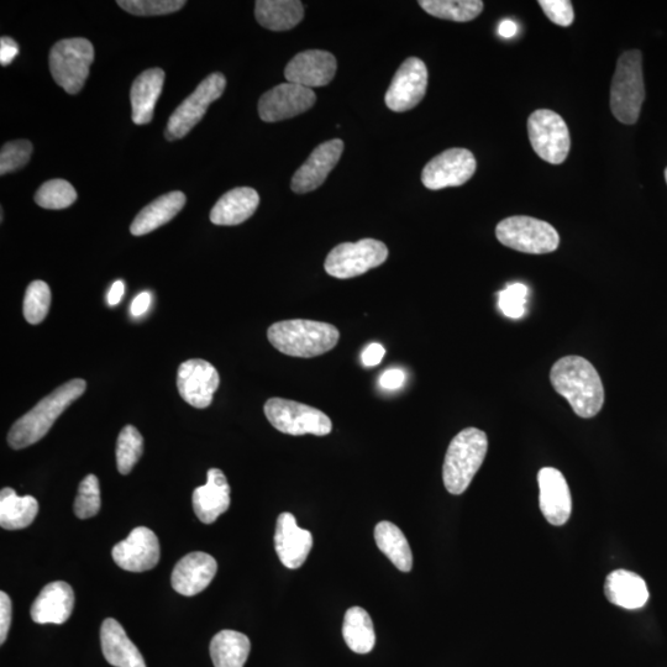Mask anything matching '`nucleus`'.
<instances>
[{
  "mask_svg": "<svg viewBox=\"0 0 667 667\" xmlns=\"http://www.w3.org/2000/svg\"><path fill=\"white\" fill-rule=\"evenodd\" d=\"M550 381L577 416L590 419L601 412L605 404V388L595 366L585 357L565 356L556 361Z\"/></svg>",
  "mask_w": 667,
  "mask_h": 667,
  "instance_id": "nucleus-1",
  "label": "nucleus"
},
{
  "mask_svg": "<svg viewBox=\"0 0 667 667\" xmlns=\"http://www.w3.org/2000/svg\"><path fill=\"white\" fill-rule=\"evenodd\" d=\"M87 383L81 378L71 380L56 388L49 396L13 424L8 434L10 448L20 450L38 443L61 414L86 391Z\"/></svg>",
  "mask_w": 667,
  "mask_h": 667,
  "instance_id": "nucleus-2",
  "label": "nucleus"
},
{
  "mask_svg": "<svg viewBox=\"0 0 667 667\" xmlns=\"http://www.w3.org/2000/svg\"><path fill=\"white\" fill-rule=\"evenodd\" d=\"M267 338L273 348L282 354L311 359L333 350L340 333L329 323L294 319L271 325Z\"/></svg>",
  "mask_w": 667,
  "mask_h": 667,
  "instance_id": "nucleus-3",
  "label": "nucleus"
},
{
  "mask_svg": "<svg viewBox=\"0 0 667 667\" xmlns=\"http://www.w3.org/2000/svg\"><path fill=\"white\" fill-rule=\"evenodd\" d=\"M487 450V435L477 428L464 429L451 440L443 466L444 485L451 495H462L469 488Z\"/></svg>",
  "mask_w": 667,
  "mask_h": 667,
  "instance_id": "nucleus-4",
  "label": "nucleus"
},
{
  "mask_svg": "<svg viewBox=\"0 0 667 667\" xmlns=\"http://www.w3.org/2000/svg\"><path fill=\"white\" fill-rule=\"evenodd\" d=\"M645 99L643 55L639 50L619 57L611 86V110L622 124L638 122Z\"/></svg>",
  "mask_w": 667,
  "mask_h": 667,
  "instance_id": "nucleus-5",
  "label": "nucleus"
},
{
  "mask_svg": "<svg viewBox=\"0 0 667 667\" xmlns=\"http://www.w3.org/2000/svg\"><path fill=\"white\" fill-rule=\"evenodd\" d=\"M498 241L524 254H550L559 248L560 236L553 225L527 215H514L498 223Z\"/></svg>",
  "mask_w": 667,
  "mask_h": 667,
  "instance_id": "nucleus-6",
  "label": "nucleus"
},
{
  "mask_svg": "<svg viewBox=\"0 0 667 667\" xmlns=\"http://www.w3.org/2000/svg\"><path fill=\"white\" fill-rule=\"evenodd\" d=\"M93 61L94 47L91 41L83 38L61 40L50 51L52 78L68 94L80 93Z\"/></svg>",
  "mask_w": 667,
  "mask_h": 667,
  "instance_id": "nucleus-7",
  "label": "nucleus"
},
{
  "mask_svg": "<svg viewBox=\"0 0 667 667\" xmlns=\"http://www.w3.org/2000/svg\"><path fill=\"white\" fill-rule=\"evenodd\" d=\"M265 416L273 428L288 435L312 434L325 437L333 429L332 419L317 408L307 404L271 398L265 404Z\"/></svg>",
  "mask_w": 667,
  "mask_h": 667,
  "instance_id": "nucleus-8",
  "label": "nucleus"
},
{
  "mask_svg": "<svg viewBox=\"0 0 667 667\" xmlns=\"http://www.w3.org/2000/svg\"><path fill=\"white\" fill-rule=\"evenodd\" d=\"M388 249L382 241L362 239L357 243H343L329 252L324 269L328 275L349 280L385 264Z\"/></svg>",
  "mask_w": 667,
  "mask_h": 667,
  "instance_id": "nucleus-9",
  "label": "nucleus"
},
{
  "mask_svg": "<svg viewBox=\"0 0 667 667\" xmlns=\"http://www.w3.org/2000/svg\"><path fill=\"white\" fill-rule=\"evenodd\" d=\"M533 150L549 164L560 165L569 156L571 139L565 120L553 110L539 109L528 119Z\"/></svg>",
  "mask_w": 667,
  "mask_h": 667,
  "instance_id": "nucleus-10",
  "label": "nucleus"
},
{
  "mask_svg": "<svg viewBox=\"0 0 667 667\" xmlns=\"http://www.w3.org/2000/svg\"><path fill=\"white\" fill-rule=\"evenodd\" d=\"M227 87L222 73H212L206 80L199 83L191 96L182 102L168 119L165 136L168 141H175L185 136L206 115L209 105L223 96Z\"/></svg>",
  "mask_w": 667,
  "mask_h": 667,
  "instance_id": "nucleus-11",
  "label": "nucleus"
},
{
  "mask_svg": "<svg viewBox=\"0 0 667 667\" xmlns=\"http://www.w3.org/2000/svg\"><path fill=\"white\" fill-rule=\"evenodd\" d=\"M476 159L466 149H449L429 161L422 172V182L432 191L460 187L470 181L476 172Z\"/></svg>",
  "mask_w": 667,
  "mask_h": 667,
  "instance_id": "nucleus-12",
  "label": "nucleus"
},
{
  "mask_svg": "<svg viewBox=\"0 0 667 667\" xmlns=\"http://www.w3.org/2000/svg\"><path fill=\"white\" fill-rule=\"evenodd\" d=\"M428 87V70L418 57H409L398 68L385 102L392 112H408L423 101Z\"/></svg>",
  "mask_w": 667,
  "mask_h": 667,
  "instance_id": "nucleus-13",
  "label": "nucleus"
},
{
  "mask_svg": "<svg viewBox=\"0 0 667 667\" xmlns=\"http://www.w3.org/2000/svg\"><path fill=\"white\" fill-rule=\"evenodd\" d=\"M317 101L313 89L294 83H282L262 94L259 115L265 123H277L306 113Z\"/></svg>",
  "mask_w": 667,
  "mask_h": 667,
  "instance_id": "nucleus-14",
  "label": "nucleus"
},
{
  "mask_svg": "<svg viewBox=\"0 0 667 667\" xmlns=\"http://www.w3.org/2000/svg\"><path fill=\"white\" fill-rule=\"evenodd\" d=\"M219 383L217 369L206 360L193 359L183 362L177 372L178 392L194 408H208L213 402Z\"/></svg>",
  "mask_w": 667,
  "mask_h": 667,
  "instance_id": "nucleus-15",
  "label": "nucleus"
},
{
  "mask_svg": "<svg viewBox=\"0 0 667 667\" xmlns=\"http://www.w3.org/2000/svg\"><path fill=\"white\" fill-rule=\"evenodd\" d=\"M160 543L151 529L138 527L114 546L112 556L119 567L130 572L154 569L160 561Z\"/></svg>",
  "mask_w": 667,
  "mask_h": 667,
  "instance_id": "nucleus-16",
  "label": "nucleus"
},
{
  "mask_svg": "<svg viewBox=\"0 0 667 667\" xmlns=\"http://www.w3.org/2000/svg\"><path fill=\"white\" fill-rule=\"evenodd\" d=\"M539 506L546 521L560 527L569 521L572 512L570 487L565 476L554 467H544L538 474Z\"/></svg>",
  "mask_w": 667,
  "mask_h": 667,
  "instance_id": "nucleus-17",
  "label": "nucleus"
},
{
  "mask_svg": "<svg viewBox=\"0 0 667 667\" xmlns=\"http://www.w3.org/2000/svg\"><path fill=\"white\" fill-rule=\"evenodd\" d=\"M343 151L344 143L339 139L320 144L294 173L291 182L292 191L304 194L322 186L329 173L338 164Z\"/></svg>",
  "mask_w": 667,
  "mask_h": 667,
  "instance_id": "nucleus-18",
  "label": "nucleus"
},
{
  "mask_svg": "<svg viewBox=\"0 0 667 667\" xmlns=\"http://www.w3.org/2000/svg\"><path fill=\"white\" fill-rule=\"evenodd\" d=\"M338 63L328 51L308 50L293 57L285 70L286 80L309 89L328 86L334 80Z\"/></svg>",
  "mask_w": 667,
  "mask_h": 667,
  "instance_id": "nucleus-19",
  "label": "nucleus"
},
{
  "mask_svg": "<svg viewBox=\"0 0 667 667\" xmlns=\"http://www.w3.org/2000/svg\"><path fill=\"white\" fill-rule=\"evenodd\" d=\"M275 548L278 558L287 569H299L313 548V535L298 527L292 513H281L277 519Z\"/></svg>",
  "mask_w": 667,
  "mask_h": 667,
  "instance_id": "nucleus-20",
  "label": "nucleus"
},
{
  "mask_svg": "<svg viewBox=\"0 0 667 667\" xmlns=\"http://www.w3.org/2000/svg\"><path fill=\"white\" fill-rule=\"evenodd\" d=\"M217 561L209 554L196 551L178 561L173 569L171 584L180 595L191 597L203 592L217 575Z\"/></svg>",
  "mask_w": 667,
  "mask_h": 667,
  "instance_id": "nucleus-21",
  "label": "nucleus"
},
{
  "mask_svg": "<svg viewBox=\"0 0 667 667\" xmlns=\"http://www.w3.org/2000/svg\"><path fill=\"white\" fill-rule=\"evenodd\" d=\"M194 513L199 521L212 524L230 507V486L222 470L210 469L207 483L196 488L192 497Z\"/></svg>",
  "mask_w": 667,
  "mask_h": 667,
  "instance_id": "nucleus-22",
  "label": "nucleus"
},
{
  "mask_svg": "<svg viewBox=\"0 0 667 667\" xmlns=\"http://www.w3.org/2000/svg\"><path fill=\"white\" fill-rule=\"evenodd\" d=\"M75 607V592L67 582L56 581L42 588L31 607V618L38 624H63Z\"/></svg>",
  "mask_w": 667,
  "mask_h": 667,
  "instance_id": "nucleus-23",
  "label": "nucleus"
},
{
  "mask_svg": "<svg viewBox=\"0 0 667 667\" xmlns=\"http://www.w3.org/2000/svg\"><path fill=\"white\" fill-rule=\"evenodd\" d=\"M259 204L260 196L254 188H234L215 203L210 212V220L215 225L234 227L250 219Z\"/></svg>",
  "mask_w": 667,
  "mask_h": 667,
  "instance_id": "nucleus-24",
  "label": "nucleus"
},
{
  "mask_svg": "<svg viewBox=\"0 0 667 667\" xmlns=\"http://www.w3.org/2000/svg\"><path fill=\"white\" fill-rule=\"evenodd\" d=\"M101 643L104 658L110 665L115 667H146L143 655L115 619L108 618L103 622Z\"/></svg>",
  "mask_w": 667,
  "mask_h": 667,
  "instance_id": "nucleus-25",
  "label": "nucleus"
},
{
  "mask_svg": "<svg viewBox=\"0 0 667 667\" xmlns=\"http://www.w3.org/2000/svg\"><path fill=\"white\" fill-rule=\"evenodd\" d=\"M165 83V72L161 68H150L136 78L131 87V119L136 125L149 124L154 118L157 99Z\"/></svg>",
  "mask_w": 667,
  "mask_h": 667,
  "instance_id": "nucleus-26",
  "label": "nucleus"
},
{
  "mask_svg": "<svg viewBox=\"0 0 667 667\" xmlns=\"http://www.w3.org/2000/svg\"><path fill=\"white\" fill-rule=\"evenodd\" d=\"M605 595L614 606L640 609L647 605L649 590L645 581L635 572L616 570L607 576Z\"/></svg>",
  "mask_w": 667,
  "mask_h": 667,
  "instance_id": "nucleus-27",
  "label": "nucleus"
},
{
  "mask_svg": "<svg viewBox=\"0 0 667 667\" xmlns=\"http://www.w3.org/2000/svg\"><path fill=\"white\" fill-rule=\"evenodd\" d=\"M186 196L180 191L164 194L136 215L130 231L134 236L150 234L171 222L186 204Z\"/></svg>",
  "mask_w": 667,
  "mask_h": 667,
  "instance_id": "nucleus-28",
  "label": "nucleus"
},
{
  "mask_svg": "<svg viewBox=\"0 0 667 667\" xmlns=\"http://www.w3.org/2000/svg\"><path fill=\"white\" fill-rule=\"evenodd\" d=\"M255 17L266 29L287 31L301 23L304 8L299 0H257Z\"/></svg>",
  "mask_w": 667,
  "mask_h": 667,
  "instance_id": "nucleus-29",
  "label": "nucleus"
},
{
  "mask_svg": "<svg viewBox=\"0 0 667 667\" xmlns=\"http://www.w3.org/2000/svg\"><path fill=\"white\" fill-rule=\"evenodd\" d=\"M39 512V503L33 496L19 497L13 488L0 492V525L5 530L28 528Z\"/></svg>",
  "mask_w": 667,
  "mask_h": 667,
  "instance_id": "nucleus-30",
  "label": "nucleus"
},
{
  "mask_svg": "<svg viewBox=\"0 0 667 667\" xmlns=\"http://www.w3.org/2000/svg\"><path fill=\"white\" fill-rule=\"evenodd\" d=\"M251 650L250 639L235 630H222L210 643L215 667H244Z\"/></svg>",
  "mask_w": 667,
  "mask_h": 667,
  "instance_id": "nucleus-31",
  "label": "nucleus"
},
{
  "mask_svg": "<svg viewBox=\"0 0 667 667\" xmlns=\"http://www.w3.org/2000/svg\"><path fill=\"white\" fill-rule=\"evenodd\" d=\"M375 540L378 549L391 560L398 570L409 572L413 567V554L406 535L397 525L381 522L375 528Z\"/></svg>",
  "mask_w": 667,
  "mask_h": 667,
  "instance_id": "nucleus-32",
  "label": "nucleus"
},
{
  "mask_svg": "<svg viewBox=\"0 0 667 667\" xmlns=\"http://www.w3.org/2000/svg\"><path fill=\"white\" fill-rule=\"evenodd\" d=\"M343 635L348 647L356 654H369L375 648L374 623L364 608L353 607L346 612Z\"/></svg>",
  "mask_w": 667,
  "mask_h": 667,
  "instance_id": "nucleus-33",
  "label": "nucleus"
},
{
  "mask_svg": "<svg viewBox=\"0 0 667 667\" xmlns=\"http://www.w3.org/2000/svg\"><path fill=\"white\" fill-rule=\"evenodd\" d=\"M419 5L432 17L466 23L479 17L485 4L481 0H422Z\"/></svg>",
  "mask_w": 667,
  "mask_h": 667,
  "instance_id": "nucleus-34",
  "label": "nucleus"
},
{
  "mask_svg": "<svg viewBox=\"0 0 667 667\" xmlns=\"http://www.w3.org/2000/svg\"><path fill=\"white\" fill-rule=\"evenodd\" d=\"M144 453V439L134 425H126L117 441V467L122 475L130 474Z\"/></svg>",
  "mask_w": 667,
  "mask_h": 667,
  "instance_id": "nucleus-35",
  "label": "nucleus"
},
{
  "mask_svg": "<svg viewBox=\"0 0 667 667\" xmlns=\"http://www.w3.org/2000/svg\"><path fill=\"white\" fill-rule=\"evenodd\" d=\"M76 199V189L65 180L47 181L35 193V202L45 209H65L71 207Z\"/></svg>",
  "mask_w": 667,
  "mask_h": 667,
  "instance_id": "nucleus-36",
  "label": "nucleus"
},
{
  "mask_svg": "<svg viewBox=\"0 0 667 667\" xmlns=\"http://www.w3.org/2000/svg\"><path fill=\"white\" fill-rule=\"evenodd\" d=\"M51 306V290L44 281L31 282L24 297V317L26 322L38 325L44 322Z\"/></svg>",
  "mask_w": 667,
  "mask_h": 667,
  "instance_id": "nucleus-37",
  "label": "nucleus"
},
{
  "mask_svg": "<svg viewBox=\"0 0 667 667\" xmlns=\"http://www.w3.org/2000/svg\"><path fill=\"white\" fill-rule=\"evenodd\" d=\"M101 488L96 475L84 477L75 501V513L80 519H88L97 516L101 509Z\"/></svg>",
  "mask_w": 667,
  "mask_h": 667,
  "instance_id": "nucleus-38",
  "label": "nucleus"
},
{
  "mask_svg": "<svg viewBox=\"0 0 667 667\" xmlns=\"http://www.w3.org/2000/svg\"><path fill=\"white\" fill-rule=\"evenodd\" d=\"M119 7L136 17H155L176 13L185 7V0H119Z\"/></svg>",
  "mask_w": 667,
  "mask_h": 667,
  "instance_id": "nucleus-39",
  "label": "nucleus"
},
{
  "mask_svg": "<svg viewBox=\"0 0 667 667\" xmlns=\"http://www.w3.org/2000/svg\"><path fill=\"white\" fill-rule=\"evenodd\" d=\"M33 150V144L28 140L9 141L5 144L0 151V175H7L28 165Z\"/></svg>",
  "mask_w": 667,
  "mask_h": 667,
  "instance_id": "nucleus-40",
  "label": "nucleus"
},
{
  "mask_svg": "<svg viewBox=\"0 0 667 667\" xmlns=\"http://www.w3.org/2000/svg\"><path fill=\"white\" fill-rule=\"evenodd\" d=\"M498 306L506 317L512 319L522 318L527 303L528 287L523 283H512L500 292Z\"/></svg>",
  "mask_w": 667,
  "mask_h": 667,
  "instance_id": "nucleus-41",
  "label": "nucleus"
},
{
  "mask_svg": "<svg viewBox=\"0 0 667 667\" xmlns=\"http://www.w3.org/2000/svg\"><path fill=\"white\" fill-rule=\"evenodd\" d=\"M539 5L554 24L566 28L574 23V7L569 0H540Z\"/></svg>",
  "mask_w": 667,
  "mask_h": 667,
  "instance_id": "nucleus-42",
  "label": "nucleus"
},
{
  "mask_svg": "<svg viewBox=\"0 0 667 667\" xmlns=\"http://www.w3.org/2000/svg\"><path fill=\"white\" fill-rule=\"evenodd\" d=\"M13 606L7 593H0V644L8 638L10 624H12Z\"/></svg>",
  "mask_w": 667,
  "mask_h": 667,
  "instance_id": "nucleus-43",
  "label": "nucleus"
},
{
  "mask_svg": "<svg viewBox=\"0 0 667 667\" xmlns=\"http://www.w3.org/2000/svg\"><path fill=\"white\" fill-rule=\"evenodd\" d=\"M406 382V374L399 369H391L383 372L380 377V386L387 391H396L402 388Z\"/></svg>",
  "mask_w": 667,
  "mask_h": 667,
  "instance_id": "nucleus-44",
  "label": "nucleus"
},
{
  "mask_svg": "<svg viewBox=\"0 0 667 667\" xmlns=\"http://www.w3.org/2000/svg\"><path fill=\"white\" fill-rule=\"evenodd\" d=\"M386 350L381 344L372 343L366 346L364 353L361 355L362 364L366 367H374L380 364L385 357Z\"/></svg>",
  "mask_w": 667,
  "mask_h": 667,
  "instance_id": "nucleus-45",
  "label": "nucleus"
},
{
  "mask_svg": "<svg viewBox=\"0 0 667 667\" xmlns=\"http://www.w3.org/2000/svg\"><path fill=\"white\" fill-rule=\"evenodd\" d=\"M19 54V46L13 39L3 36L0 39V63L2 66H8Z\"/></svg>",
  "mask_w": 667,
  "mask_h": 667,
  "instance_id": "nucleus-46",
  "label": "nucleus"
},
{
  "mask_svg": "<svg viewBox=\"0 0 667 667\" xmlns=\"http://www.w3.org/2000/svg\"><path fill=\"white\" fill-rule=\"evenodd\" d=\"M150 304L151 294L149 292L140 293L139 296L134 299L133 303H131V314H133L134 317H140V315L146 313Z\"/></svg>",
  "mask_w": 667,
  "mask_h": 667,
  "instance_id": "nucleus-47",
  "label": "nucleus"
},
{
  "mask_svg": "<svg viewBox=\"0 0 667 667\" xmlns=\"http://www.w3.org/2000/svg\"><path fill=\"white\" fill-rule=\"evenodd\" d=\"M125 293V283L123 281H117L113 283V286L110 287L108 293V304L110 307L118 306L120 301Z\"/></svg>",
  "mask_w": 667,
  "mask_h": 667,
  "instance_id": "nucleus-48",
  "label": "nucleus"
},
{
  "mask_svg": "<svg viewBox=\"0 0 667 667\" xmlns=\"http://www.w3.org/2000/svg\"><path fill=\"white\" fill-rule=\"evenodd\" d=\"M498 33H500L503 38H512V36L517 33V25L514 24L512 20H503L500 29H498Z\"/></svg>",
  "mask_w": 667,
  "mask_h": 667,
  "instance_id": "nucleus-49",
  "label": "nucleus"
},
{
  "mask_svg": "<svg viewBox=\"0 0 667 667\" xmlns=\"http://www.w3.org/2000/svg\"><path fill=\"white\" fill-rule=\"evenodd\" d=\"M665 180H666V183H667V168L665 170Z\"/></svg>",
  "mask_w": 667,
  "mask_h": 667,
  "instance_id": "nucleus-50",
  "label": "nucleus"
}]
</instances>
